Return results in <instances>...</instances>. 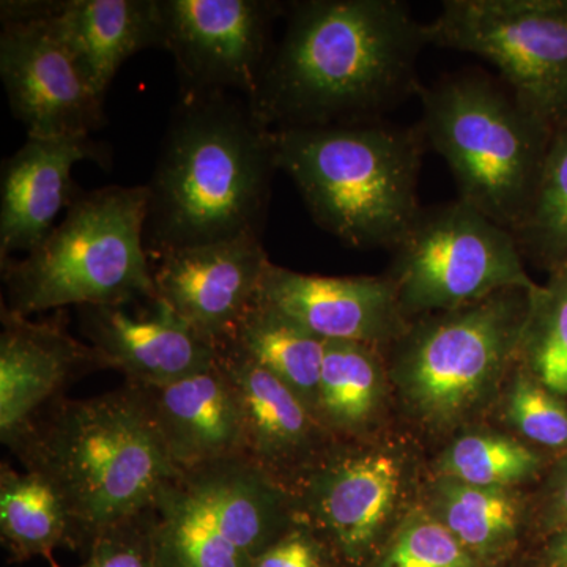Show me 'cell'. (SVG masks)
Wrapping results in <instances>:
<instances>
[{
    "label": "cell",
    "mask_w": 567,
    "mask_h": 567,
    "mask_svg": "<svg viewBox=\"0 0 567 567\" xmlns=\"http://www.w3.org/2000/svg\"><path fill=\"white\" fill-rule=\"evenodd\" d=\"M249 107L270 130L380 122L420 93L425 24L399 0L287 3Z\"/></svg>",
    "instance_id": "cell-1"
},
{
    "label": "cell",
    "mask_w": 567,
    "mask_h": 567,
    "mask_svg": "<svg viewBox=\"0 0 567 567\" xmlns=\"http://www.w3.org/2000/svg\"><path fill=\"white\" fill-rule=\"evenodd\" d=\"M276 171L274 130L248 100L181 95L145 185L152 262L175 249L262 238Z\"/></svg>",
    "instance_id": "cell-2"
},
{
    "label": "cell",
    "mask_w": 567,
    "mask_h": 567,
    "mask_svg": "<svg viewBox=\"0 0 567 567\" xmlns=\"http://www.w3.org/2000/svg\"><path fill=\"white\" fill-rule=\"evenodd\" d=\"M11 453L61 495L69 548L82 558L104 533L152 511L164 486L182 473L145 391L130 383L93 398L59 399Z\"/></svg>",
    "instance_id": "cell-3"
},
{
    "label": "cell",
    "mask_w": 567,
    "mask_h": 567,
    "mask_svg": "<svg viewBox=\"0 0 567 567\" xmlns=\"http://www.w3.org/2000/svg\"><path fill=\"white\" fill-rule=\"evenodd\" d=\"M278 171L317 226L347 248L391 249L423 207L417 177L425 141L420 126L385 123L274 130Z\"/></svg>",
    "instance_id": "cell-4"
},
{
    "label": "cell",
    "mask_w": 567,
    "mask_h": 567,
    "mask_svg": "<svg viewBox=\"0 0 567 567\" xmlns=\"http://www.w3.org/2000/svg\"><path fill=\"white\" fill-rule=\"evenodd\" d=\"M148 189L82 192L47 240L2 268V311L32 317L69 306H130L156 300L145 249Z\"/></svg>",
    "instance_id": "cell-5"
},
{
    "label": "cell",
    "mask_w": 567,
    "mask_h": 567,
    "mask_svg": "<svg viewBox=\"0 0 567 567\" xmlns=\"http://www.w3.org/2000/svg\"><path fill=\"white\" fill-rule=\"evenodd\" d=\"M425 145L456 181L457 199L516 233L539 188L554 126L484 74H454L417 93Z\"/></svg>",
    "instance_id": "cell-6"
},
{
    "label": "cell",
    "mask_w": 567,
    "mask_h": 567,
    "mask_svg": "<svg viewBox=\"0 0 567 567\" xmlns=\"http://www.w3.org/2000/svg\"><path fill=\"white\" fill-rule=\"evenodd\" d=\"M532 292L503 290L410 322L393 344L391 375L413 416L453 429L475 415L518 360Z\"/></svg>",
    "instance_id": "cell-7"
},
{
    "label": "cell",
    "mask_w": 567,
    "mask_h": 567,
    "mask_svg": "<svg viewBox=\"0 0 567 567\" xmlns=\"http://www.w3.org/2000/svg\"><path fill=\"white\" fill-rule=\"evenodd\" d=\"M153 516L155 567H252L297 522L290 492L245 457L182 472Z\"/></svg>",
    "instance_id": "cell-8"
},
{
    "label": "cell",
    "mask_w": 567,
    "mask_h": 567,
    "mask_svg": "<svg viewBox=\"0 0 567 567\" xmlns=\"http://www.w3.org/2000/svg\"><path fill=\"white\" fill-rule=\"evenodd\" d=\"M386 278L409 320L539 286L514 234L461 199L421 210L394 246Z\"/></svg>",
    "instance_id": "cell-9"
},
{
    "label": "cell",
    "mask_w": 567,
    "mask_h": 567,
    "mask_svg": "<svg viewBox=\"0 0 567 567\" xmlns=\"http://www.w3.org/2000/svg\"><path fill=\"white\" fill-rule=\"evenodd\" d=\"M425 37L491 62L518 102L555 130L566 125L567 0H450Z\"/></svg>",
    "instance_id": "cell-10"
},
{
    "label": "cell",
    "mask_w": 567,
    "mask_h": 567,
    "mask_svg": "<svg viewBox=\"0 0 567 567\" xmlns=\"http://www.w3.org/2000/svg\"><path fill=\"white\" fill-rule=\"evenodd\" d=\"M404 462L385 447L336 442L290 488L295 517L333 567H365L390 536Z\"/></svg>",
    "instance_id": "cell-11"
},
{
    "label": "cell",
    "mask_w": 567,
    "mask_h": 567,
    "mask_svg": "<svg viewBox=\"0 0 567 567\" xmlns=\"http://www.w3.org/2000/svg\"><path fill=\"white\" fill-rule=\"evenodd\" d=\"M164 51L181 95L230 93L251 100L274 50V25L287 10L275 0H158Z\"/></svg>",
    "instance_id": "cell-12"
},
{
    "label": "cell",
    "mask_w": 567,
    "mask_h": 567,
    "mask_svg": "<svg viewBox=\"0 0 567 567\" xmlns=\"http://www.w3.org/2000/svg\"><path fill=\"white\" fill-rule=\"evenodd\" d=\"M0 78L29 137L91 136L106 123L104 96L50 20L2 25Z\"/></svg>",
    "instance_id": "cell-13"
},
{
    "label": "cell",
    "mask_w": 567,
    "mask_h": 567,
    "mask_svg": "<svg viewBox=\"0 0 567 567\" xmlns=\"http://www.w3.org/2000/svg\"><path fill=\"white\" fill-rule=\"evenodd\" d=\"M270 262L257 237L175 249L152 262L156 298L219 350L256 301Z\"/></svg>",
    "instance_id": "cell-14"
},
{
    "label": "cell",
    "mask_w": 567,
    "mask_h": 567,
    "mask_svg": "<svg viewBox=\"0 0 567 567\" xmlns=\"http://www.w3.org/2000/svg\"><path fill=\"white\" fill-rule=\"evenodd\" d=\"M0 440L11 451L71 383L103 364L69 333L62 311L40 320L0 311Z\"/></svg>",
    "instance_id": "cell-15"
},
{
    "label": "cell",
    "mask_w": 567,
    "mask_h": 567,
    "mask_svg": "<svg viewBox=\"0 0 567 567\" xmlns=\"http://www.w3.org/2000/svg\"><path fill=\"white\" fill-rule=\"evenodd\" d=\"M259 300L297 320L324 341L394 344L409 328L386 276L303 275L268 264Z\"/></svg>",
    "instance_id": "cell-16"
},
{
    "label": "cell",
    "mask_w": 567,
    "mask_h": 567,
    "mask_svg": "<svg viewBox=\"0 0 567 567\" xmlns=\"http://www.w3.org/2000/svg\"><path fill=\"white\" fill-rule=\"evenodd\" d=\"M130 306H82L80 330L103 369L118 371L130 385L162 386L212 368L218 349L200 338L158 298Z\"/></svg>",
    "instance_id": "cell-17"
},
{
    "label": "cell",
    "mask_w": 567,
    "mask_h": 567,
    "mask_svg": "<svg viewBox=\"0 0 567 567\" xmlns=\"http://www.w3.org/2000/svg\"><path fill=\"white\" fill-rule=\"evenodd\" d=\"M106 167L110 147L91 136L28 137L3 159L0 174V265L17 252L29 254L50 237L59 213L82 189L71 177L74 164Z\"/></svg>",
    "instance_id": "cell-18"
},
{
    "label": "cell",
    "mask_w": 567,
    "mask_h": 567,
    "mask_svg": "<svg viewBox=\"0 0 567 567\" xmlns=\"http://www.w3.org/2000/svg\"><path fill=\"white\" fill-rule=\"evenodd\" d=\"M218 363L240 402L246 458L290 491L336 440L281 380L251 358L224 346Z\"/></svg>",
    "instance_id": "cell-19"
},
{
    "label": "cell",
    "mask_w": 567,
    "mask_h": 567,
    "mask_svg": "<svg viewBox=\"0 0 567 567\" xmlns=\"http://www.w3.org/2000/svg\"><path fill=\"white\" fill-rule=\"evenodd\" d=\"M142 390L167 453L182 472L246 458L240 402L218 360L205 371Z\"/></svg>",
    "instance_id": "cell-20"
},
{
    "label": "cell",
    "mask_w": 567,
    "mask_h": 567,
    "mask_svg": "<svg viewBox=\"0 0 567 567\" xmlns=\"http://www.w3.org/2000/svg\"><path fill=\"white\" fill-rule=\"evenodd\" d=\"M50 22L104 99L123 63L164 48L158 0H63Z\"/></svg>",
    "instance_id": "cell-21"
},
{
    "label": "cell",
    "mask_w": 567,
    "mask_h": 567,
    "mask_svg": "<svg viewBox=\"0 0 567 567\" xmlns=\"http://www.w3.org/2000/svg\"><path fill=\"white\" fill-rule=\"evenodd\" d=\"M425 509L486 567L505 565L516 551L524 509L513 488L473 486L439 476Z\"/></svg>",
    "instance_id": "cell-22"
},
{
    "label": "cell",
    "mask_w": 567,
    "mask_h": 567,
    "mask_svg": "<svg viewBox=\"0 0 567 567\" xmlns=\"http://www.w3.org/2000/svg\"><path fill=\"white\" fill-rule=\"evenodd\" d=\"M226 346L281 380L317 417L324 339L256 298Z\"/></svg>",
    "instance_id": "cell-23"
},
{
    "label": "cell",
    "mask_w": 567,
    "mask_h": 567,
    "mask_svg": "<svg viewBox=\"0 0 567 567\" xmlns=\"http://www.w3.org/2000/svg\"><path fill=\"white\" fill-rule=\"evenodd\" d=\"M385 395L380 350L358 342L327 341L317 420L336 442L363 439L375 423Z\"/></svg>",
    "instance_id": "cell-24"
},
{
    "label": "cell",
    "mask_w": 567,
    "mask_h": 567,
    "mask_svg": "<svg viewBox=\"0 0 567 567\" xmlns=\"http://www.w3.org/2000/svg\"><path fill=\"white\" fill-rule=\"evenodd\" d=\"M0 539L10 563L43 557L55 566L52 551L69 548L70 518L61 495L44 477L0 465Z\"/></svg>",
    "instance_id": "cell-25"
},
{
    "label": "cell",
    "mask_w": 567,
    "mask_h": 567,
    "mask_svg": "<svg viewBox=\"0 0 567 567\" xmlns=\"http://www.w3.org/2000/svg\"><path fill=\"white\" fill-rule=\"evenodd\" d=\"M514 237L524 259L548 275L567 267V123L555 132L535 200Z\"/></svg>",
    "instance_id": "cell-26"
},
{
    "label": "cell",
    "mask_w": 567,
    "mask_h": 567,
    "mask_svg": "<svg viewBox=\"0 0 567 567\" xmlns=\"http://www.w3.org/2000/svg\"><path fill=\"white\" fill-rule=\"evenodd\" d=\"M518 360L555 394H567V267L529 293Z\"/></svg>",
    "instance_id": "cell-27"
},
{
    "label": "cell",
    "mask_w": 567,
    "mask_h": 567,
    "mask_svg": "<svg viewBox=\"0 0 567 567\" xmlns=\"http://www.w3.org/2000/svg\"><path fill=\"white\" fill-rule=\"evenodd\" d=\"M539 454L517 440L498 434H468L443 451L436 470L440 477L481 487L511 488L539 472Z\"/></svg>",
    "instance_id": "cell-28"
},
{
    "label": "cell",
    "mask_w": 567,
    "mask_h": 567,
    "mask_svg": "<svg viewBox=\"0 0 567 567\" xmlns=\"http://www.w3.org/2000/svg\"><path fill=\"white\" fill-rule=\"evenodd\" d=\"M365 567H486L427 509L406 514Z\"/></svg>",
    "instance_id": "cell-29"
},
{
    "label": "cell",
    "mask_w": 567,
    "mask_h": 567,
    "mask_svg": "<svg viewBox=\"0 0 567 567\" xmlns=\"http://www.w3.org/2000/svg\"><path fill=\"white\" fill-rule=\"evenodd\" d=\"M558 395L524 369L507 393V420L537 445L567 447V405Z\"/></svg>",
    "instance_id": "cell-30"
},
{
    "label": "cell",
    "mask_w": 567,
    "mask_h": 567,
    "mask_svg": "<svg viewBox=\"0 0 567 567\" xmlns=\"http://www.w3.org/2000/svg\"><path fill=\"white\" fill-rule=\"evenodd\" d=\"M153 509L111 528L95 540L78 567H155Z\"/></svg>",
    "instance_id": "cell-31"
},
{
    "label": "cell",
    "mask_w": 567,
    "mask_h": 567,
    "mask_svg": "<svg viewBox=\"0 0 567 567\" xmlns=\"http://www.w3.org/2000/svg\"><path fill=\"white\" fill-rule=\"evenodd\" d=\"M252 567H333V563L315 532L297 520Z\"/></svg>",
    "instance_id": "cell-32"
},
{
    "label": "cell",
    "mask_w": 567,
    "mask_h": 567,
    "mask_svg": "<svg viewBox=\"0 0 567 567\" xmlns=\"http://www.w3.org/2000/svg\"><path fill=\"white\" fill-rule=\"evenodd\" d=\"M567 525V456L551 473L540 509V528L551 535Z\"/></svg>",
    "instance_id": "cell-33"
},
{
    "label": "cell",
    "mask_w": 567,
    "mask_h": 567,
    "mask_svg": "<svg viewBox=\"0 0 567 567\" xmlns=\"http://www.w3.org/2000/svg\"><path fill=\"white\" fill-rule=\"evenodd\" d=\"M540 563L543 567H567V525L548 535Z\"/></svg>",
    "instance_id": "cell-34"
}]
</instances>
